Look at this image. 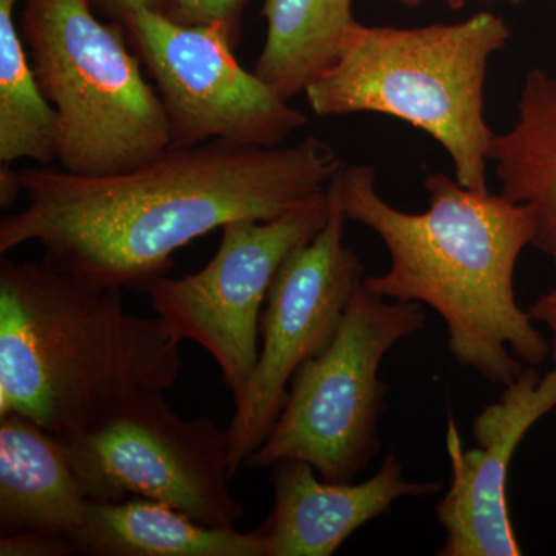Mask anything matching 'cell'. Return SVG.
<instances>
[{
    "label": "cell",
    "instance_id": "obj_1",
    "mask_svg": "<svg viewBox=\"0 0 556 556\" xmlns=\"http://www.w3.org/2000/svg\"><path fill=\"white\" fill-rule=\"evenodd\" d=\"M345 169L328 142L170 148L105 177L20 170L25 206L0 219V254L25 243L43 262L97 288L144 291L186 244L237 219H274L325 192Z\"/></svg>",
    "mask_w": 556,
    "mask_h": 556
},
{
    "label": "cell",
    "instance_id": "obj_2",
    "mask_svg": "<svg viewBox=\"0 0 556 556\" xmlns=\"http://www.w3.org/2000/svg\"><path fill=\"white\" fill-rule=\"evenodd\" d=\"M340 193L351 222L386 244L390 269L365 276L383 299L424 303L444 318L448 350L460 367L506 387L543 364L551 346L515 298V268L536 237L535 212L501 193L464 188L455 177L426 178L427 211H399L376 190L368 164L340 172Z\"/></svg>",
    "mask_w": 556,
    "mask_h": 556
},
{
    "label": "cell",
    "instance_id": "obj_3",
    "mask_svg": "<svg viewBox=\"0 0 556 556\" xmlns=\"http://www.w3.org/2000/svg\"><path fill=\"white\" fill-rule=\"evenodd\" d=\"M163 318L124 308L123 289L84 283L47 262L0 260V417L56 438L89 433L181 371Z\"/></svg>",
    "mask_w": 556,
    "mask_h": 556
},
{
    "label": "cell",
    "instance_id": "obj_4",
    "mask_svg": "<svg viewBox=\"0 0 556 556\" xmlns=\"http://www.w3.org/2000/svg\"><path fill=\"white\" fill-rule=\"evenodd\" d=\"M511 38L490 11L455 24L348 30L338 58L306 87L314 115L393 116L426 131L448 153L464 188L486 192L493 134L484 115L489 61Z\"/></svg>",
    "mask_w": 556,
    "mask_h": 556
},
{
    "label": "cell",
    "instance_id": "obj_5",
    "mask_svg": "<svg viewBox=\"0 0 556 556\" xmlns=\"http://www.w3.org/2000/svg\"><path fill=\"white\" fill-rule=\"evenodd\" d=\"M20 28L60 118L62 170L123 174L170 149L166 110L121 22L102 21L87 0H25Z\"/></svg>",
    "mask_w": 556,
    "mask_h": 556
},
{
    "label": "cell",
    "instance_id": "obj_6",
    "mask_svg": "<svg viewBox=\"0 0 556 556\" xmlns=\"http://www.w3.org/2000/svg\"><path fill=\"white\" fill-rule=\"evenodd\" d=\"M426 316L420 303H388L362 281L331 345L298 369L276 426L247 466L302 460L324 481L354 482L380 448L388 391L380 364L391 348L426 327Z\"/></svg>",
    "mask_w": 556,
    "mask_h": 556
},
{
    "label": "cell",
    "instance_id": "obj_7",
    "mask_svg": "<svg viewBox=\"0 0 556 556\" xmlns=\"http://www.w3.org/2000/svg\"><path fill=\"white\" fill-rule=\"evenodd\" d=\"M58 439L89 501L144 497L217 529L244 518L229 485L228 430L208 417L182 419L163 393L134 399L89 433Z\"/></svg>",
    "mask_w": 556,
    "mask_h": 556
},
{
    "label": "cell",
    "instance_id": "obj_8",
    "mask_svg": "<svg viewBox=\"0 0 556 556\" xmlns=\"http://www.w3.org/2000/svg\"><path fill=\"white\" fill-rule=\"evenodd\" d=\"M339 177L328 186L324 228L288 255L270 285L260 316L257 365L243 396L236 401L228 428L232 478L269 437L298 369L331 345L364 281V265L343 240L348 217Z\"/></svg>",
    "mask_w": 556,
    "mask_h": 556
},
{
    "label": "cell",
    "instance_id": "obj_9",
    "mask_svg": "<svg viewBox=\"0 0 556 556\" xmlns=\"http://www.w3.org/2000/svg\"><path fill=\"white\" fill-rule=\"evenodd\" d=\"M328 189L274 219H237L222 228L211 262L181 278L163 276L144 289L156 316L179 340H193L214 357L239 401L260 353V316L281 263L324 228Z\"/></svg>",
    "mask_w": 556,
    "mask_h": 556
},
{
    "label": "cell",
    "instance_id": "obj_10",
    "mask_svg": "<svg viewBox=\"0 0 556 556\" xmlns=\"http://www.w3.org/2000/svg\"><path fill=\"white\" fill-rule=\"evenodd\" d=\"M123 25L166 110L170 148L208 141L278 148L308 123L257 73L241 67L217 25L179 24L153 10L137 11Z\"/></svg>",
    "mask_w": 556,
    "mask_h": 556
},
{
    "label": "cell",
    "instance_id": "obj_11",
    "mask_svg": "<svg viewBox=\"0 0 556 556\" xmlns=\"http://www.w3.org/2000/svg\"><path fill=\"white\" fill-rule=\"evenodd\" d=\"M556 412V364L540 376L522 369L503 394L475 417V447H460L450 416L447 447L452 484L438 504L445 530L441 556H519V544L507 506L508 468L515 453L538 420Z\"/></svg>",
    "mask_w": 556,
    "mask_h": 556
},
{
    "label": "cell",
    "instance_id": "obj_12",
    "mask_svg": "<svg viewBox=\"0 0 556 556\" xmlns=\"http://www.w3.org/2000/svg\"><path fill=\"white\" fill-rule=\"evenodd\" d=\"M302 460L274 466V507L257 532L268 556H331L362 526L386 515L402 497L434 495L437 482H412L394 453L368 481L334 484Z\"/></svg>",
    "mask_w": 556,
    "mask_h": 556
},
{
    "label": "cell",
    "instance_id": "obj_13",
    "mask_svg": "<svg viewBox=\"0 0 556 556\" xmlns=\"http://www.w3.org/2000/svg\"><path fill=\"white\" fill-rule=\"evenodd\" d=\"M89 500L60 439L28 417H0V535L42 530L72 538Z\"/></svg>",
    "mask_w": 556,
    "mask_h": 556
},
{
    "label": "cell",
    "instance_id": "obj_14",
    "mask_svg": "<svg viewBox=\"0 0 556 556\" xmlns=\"http://www.w3.org/2000/svg\"><path fill=\"white\" fill-rule=\"evenodd\" d=\"M73 541L90 556H268L257 530L203 526L144 497L89 501Z\"/></svg>",
    "mask_w": 556,
    "mask_h": 556
},
{
    "label": "cell",
    "instance_id": "obj_15",
    "mask_svg": "<svg viewBox=\"0 0 556 556\" xmlns=\"http://www.w3.org/2000/svg\"><path fill=\"white\" fill-rule=\"evenodd\" d=\"M489 161L495 163L501 195L535 212L533 247L551 254L556 249V78L543 68L527 72L517 124L495 135Z\"/></svg>",
    "mask_w": 556,
    "mask_h": 556
},
{
    "label": "cell",
    "instance_id": "obj_16",
    "mask_svg": "<svg viewBox=\"0 0 556 556\" xmlns=\"http://www.w3.org/2000/svg\"><path fill=\"white\" fill-rule=\"evenodd\" d=\"M266 38L254 72L285 98L331 67L356 24L353 0H263Z\"/></svg>",
    "mask_w": 556,
    "mask_h": 556
},
{
    "label": "cell",
    "instance_id": "obj_17",
    "mask_svg": "<svg viewBox=\"0 0 556 556\" xmlns=\"http://www.w3.org/2000/svg\"><path fill=\"white\" fill-rule=\"evenodd\" d=\"M22 0H0V163L58 161L60 118L40 87L20 22Z\"/></svg>",
    "mask_w": 556,
    "mask_h": 556
},
{
    "label": "cell",
    "instance_id": "obj_18",
    "mask_svg": "<svg viewBox=\"0 0 556 556\" xmlns=\"http://www.w3.org/2000/svg\"><path fill=\"white\" fill-rule=\"evenodd\" d=\"M247 3L248 0H169L164 13L179 24L217 25L237 47Z\"/></svg>",
    "mask_w": 556,
    "mask_h": 556
},
{
    "label": "cell",
    "instance_id": "obj_19",
    "mask_svg": "<svg viewBox=\"0 0 556 556\" xmlns=\"http://www.w3.org/2000/svg\"><path fill=\"white\" fill-rule=\"evenodd\" d=\"M78 554L75 541L61 533L27 530L0 535V556H68Z\"/></svg>",
    "mask_w": 556,
    "mask_h": 556
},
{
    "label": "cell",
    "instance_id": "obj_20",
    "mask_svg": "<svg viewBox=\"0 0 556 556\" xmlns=\"http://www.w3.org/2000/svg\"><path fill=\"white\" fill-rule=\"evenodd\" d=\"M98 16L123 24L127 17L141 10H166L169 0H87Z\"/></svg>",
    "mask_w": 556,
    "mask_h": 556
},
{
    "label": "cell",
    "instance_id": "obj_21",
    "mask_svg": "<svg viewBox=\"0 0 556 556\" xmlns=\"http://www.w3.org/2000/svg\"><path fill=\"white\" fill-rule=\"evenodd\" d=\"M548 255L554 260L556 274V249ZM527 313H529L533 321L546 325L548 331H551L552 338L548 346H551V357L554 358L556 364V285L554 288L548 289L547 292H544V294H541Z\"/></svg>",
    "mask_w": 556,
    "mask_h": 556
},
{
    "label": "cell",
    "instance_id": "obj_22",
    "mask_svg": "<svg viewBox=\"0 0 556 556\" xmlns=\"http://www.w3.org/2000/svg\"><path fill=\"white\" fill-rule=\"evenodd\" d=\"M24 195L20 170L11 169V164L0 163V207L9 208Z\"/></svg>",
    "mask_w": 556,
    "mask_h": 556
},
{
    "label": "cell",
    "instance_id": "obj_23",
    "mask_svg": "<svg viewBox=\"0 0 556 556\" xmlns=\"http://www.w3.org/2000/svg\"><path fill=\"white\" fill-rule=\"evenodd\" d=\"M399 5L407 7V9H416V7L422 5L426 0H394ZM448 9L460 10L466 5L467 0H442Z\"/></svg>",
    "mask_w": 556,
    "mask_h": 556
},
{
    "label": "cell",
    "instance_id": "obj_24",
    "mask_svg": "<svg viewBox=\"0 0 556 556\" xmlns=\"http://www.w3.org/2000/svg\"><path fill=\"white\" fill-rule=\"evenodd\" d=\"M508 3H514V5H518V3H521L522 0H506Z\"/></svg>",
    "mask_w": 556,
    "mask_h": 556
}]
</instances>
